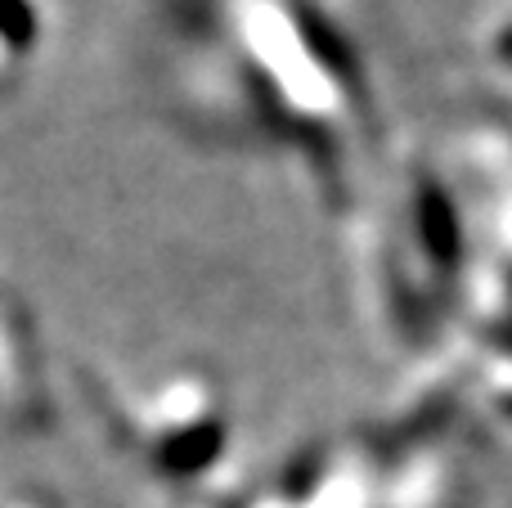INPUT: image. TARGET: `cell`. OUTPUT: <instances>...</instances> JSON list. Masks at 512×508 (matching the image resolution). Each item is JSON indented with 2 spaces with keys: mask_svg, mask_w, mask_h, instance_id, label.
<instances>
[{
  "mask_svg": "<svg viewBox=\"0 0 512 508\" xmlns=\"http://www.w3.org/2000/svg\"><path fill=\"white\" fill-rule=\"evenodd\" d=\"M32 27H36V14L27 0H0V36L14 45H27L32 41Z\"/></svg>",
  "mask_w": 512,
  "mask_h": 508,
  "instance_id": "cell-1",
  "label": "cell"
}]
</instances>
